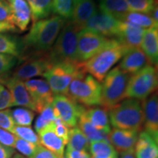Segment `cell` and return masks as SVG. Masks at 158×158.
<instances>
[{
    "label": "cell",
    "instance_id": "1",
    "mask_svg": "<svg viewBox=\"0 0 158 158\" xmlns=\"http://www.w3.org/2000/svg\"><path fill=\"white\" fill-rule=\"evenodd\" d=\"M65 23L66 20L57 15L33 23L30 30L21 40L23 56L25 53H28L29 56L48 52L54 44Z\"/></svg>",
    "mask_w": 158,
    "mask_h": 158
},
{
    "label": "cell",
    "instance_id": "2",
    "mask_svg": "<svg viewBox=\"0 0 158 158\" xmlns=\"http://www.w3.org/2000/svg\"><path fill=\"white\" fill-rule=\"evenodd\" d=\"M110 124L116 129L141 131L143 113L141 102L133 98L124 99L108 110Z\"/></svg>",
    "mask_w": 158,
    "mask_h": 158
},
{
    "label": "cell",
    "instance_id": "3",
    "mask_svg": "<svg viewBox=\"0 0 158 158\" xmlns=\"http://www.w3.org/2000/svg\"><path fill=\"white\" fill-rule=\"evenodd\" d=\"M86 73L82 62L66 61L52 65L42 76L45 78L53 94L67 95L70 83Z\"/></svg>",
    "mask_w": 158,
    "mask_h": 158
},
{
    "label": "cell",
    "instance_id": "4",
    "mask_svg": "<svg viewBox=\"0 0 158 158\" xmlns=\"http://www.w3.org/2000/svg\"><path fill=\"white\" fill-rule=\"evenodd\" d=\"M130 76L118 67L110 70L101 84V102L106 110H110L124 100Z\"/></svg>",
    "mask_w": 158,
    "mask_h": 158
},
{
    "label": "cell",
    "instance_id": "5",
    "mask_svg": "<svg viewBox=\"0 0 158 158\" xmlns=\"http://www.w3.org/2000/svg\"><path fill=\"white\" fill-rule=\"evenodd\" d=\"M80 31L70 21H66L54 44L48 51L53 65L66 61H77V43Z\"/></svg>",
    "mask_w": 158,
    "mask_h": 158
},
{
    "label": "cell",
    "instance_id": "6",
    "mask_svg": "<svg viewBox=\"0 0 158 158\" xmlns=\"http://www.w3.org/2000/svg\"><path fill=\"white\" fill-rule=\"evenodd\" d=\"M67 95L84 107H96L101 102V84L86 73L70 83Z\"/></svg>",
    "mask_w": 158,
    "mask_h": 158
},
{
    "label": "cell",
    "instance_id": "7",
    "mask_svg": "<svg viewBox=\"0 0 158 158\" xmlns=\"http://www.w3.org/2000/svg\"><path fill=\"white\" fill-rule=\"evenodd\" d=\"M128 50L129 48L121 43L105 49L89 60L82 62L85 72L94 77L98 81L102 82L108 72Z\"/></svg>",
    "mask_w": 158,
    "mask_h": 158
},
{
    "label": "cell",
    "instance_id": "8",
    "mask_svg": "<svg viewBox=\"0 0 158 158\" xmlns=\"http://www.w3.org/2000/svg\"><path fill=\"white\" fill-rule=\"evenodd\" d=\"M157 67L148 64L130 77L126 90V97L143 100L155 92L157 89Z\"/></svg>",
    "mask_w": 158,
    "mask_h": 158
},
{
    "label": "cell",
    "instance_id": "9",
    "mask_svg": "<svg viewBox=\"0 0 158 158\" xmlns=\"http://www.w3.org/2000/svg\"><path fill=\"white\" fill-rule=\"evenodd\" d=\"M116 39L108 38L93 31H79L77 43V61L84 62L105 49L119 44Z\"/></svg>",
    "mask_w": 158,
    "mask_h": 158
},
{
    "label": "cell",
    "instance_id": "10",
    "mask_svg": "<svg viewBox=\"0 0 158 158\" xmlns=\"http://www.w3.org/2000/svg\"><path fill=\"white\" fill-rule=\"evenodd\" d=\"M23 59V62L12 75L13 77L23 81L37 76H42L53 65L48 52L29 55Z\"/></svg>",
    "mask_w": 158,
    "mask_h": 158
},
{
    "label": "cell",
    "instance_id": "11",
    "mask_svg": "<svg viewBox=\"0 0 158 158\" xmlns=\"http://www.w3.org/2000/svg\"><path fill=\"white\" fill-rule=\"evenodd\" d=\"M52 106L55 116L71 128L76 127L79 117L86 110L84 106L64 94L54 95Z\"/></svg>",
    "mask_w": 158,
    "mask_h": 158
},
{
    "label": "cell",
    "instance_id": "12",
    "mask_svg": "<svg viewBox=\"0 0 158 158\" xmlns=\"http://www.w3.org/2000/svg\"><path fill=\"white\" fill-rule=\"evenodd\" d=\"M119 23L120 21L98 10L82 29L93 31L108 38H114L117 35Z\"/></svg>",
    "mask_w": 158,
    "mask_h": 158
},
{
    "label": "cell",
    "instance_id": "13",
    "mask_svg": "<svg viewBox=\"0 0 158 158\" xmlns=\"http://www.w3.org/2000/svg\"><path fill=\"white\" fill-rule=\"evenodd\" d=\"M26 88L35 106V111L40 113L53 102L54 94L45 80L29 79L24 82Z\"/></svg>",
    "mask_w": 158,
    "mask_h": 158
},
{
    "label": "cell",
    "instance_id": "14",
    "mask_svg": "<svg viewBox=\"0 0 158 158\" xmlns=\"http://www.w3.org/2000/svg\"><path fill=\"white\" fill-rule=\"evenodd\" d=\"M1 84L5 85L10 92L13 99V106H21L35 111V106L26 88L23 81L13 76H9L2 81Z\"/></svg>",
    "mask_w": 158,
    "mask_h": 158
},
{
    "label": "cell",
    "instance_id": "15",
    "mask_svg": "<svg viewBox=\"0 0 158 158\" xmlns=\"http://www.w3.org/2000/svg\"><path fill=\"white\" fill-rule=\"evenodd\" d=\"M143 113V125L145 131L158 142V98L157 93L154 92L142 100Z\"/></svg>",
    "mask_w": 158,
    "mask_h": 158
},
{
    "label": "cell",
    "instance_id": "16",
    "mask_svg": "<svg viewBox=\"0 0 158 158\" xmlns=\"http://www.w3.org/2000/svg\"><path fill=\"white\" fill-rule=\"evenodd\" d=\"M146 29L127 21H120L116 40L127 48H140Z\"/></svg>",
    "mask_w": 158,
    "mask_h": 158
},
{
    "label": "cell",
    "instance_id": "17",
    "mask_svg": "<svg viewBox=\"0 0 158 158\" xmlns=\"http://www.w3.org/2000/svg\"><path fill=\"white\" fill-rule=\"evenodd\" d=\"M139 132L133 130L114 128L108 134V140L116 152L122 153L134 150Z\"/></svg>",
    "mask_w": 158,
    "mask_h": 158
},
{
    "label": "cell",
    "instance_id": "18",
    "mask_svg": "<svg viewBox=\"0 0 158 158\" xmlns=\"http://www.w3.org/2000/svg\"><path fill=\"white\" fill-rule=\"evenodd\" d=\"M150 64L149 59L141 48H130L122 58L118 68L127 74H134Z\"/></svg>",
    "mask_w": 158,
    "mask_h": 158
},
{
    "label": "cell",
    "instance_id": "19",
    "mask_svg": "<svg viewBox=\"0 0 158 158\" xmlns=\"http://www.w3.org/2000/svg\"><path fill=\"white\" fill-rule=\"evenodd\" d=\"M10 7L13 23L21 31H26L31 20V10L25 0H6Z\"/></svg>",
    "mask_w": 158,
    "mask_h": 158
},
{
    "label": "cell",
    "instance_id": "20",
    "mask_svg": "<svg viewBox=\"0 0 158 158\" xmlns=\"http://www.w3.org/2000/svg\"><path fill=\"white\" fill-rule=\"evenodd\" d=\"M97 11L98 9L94 0H80L75 4L70 21L81 30Z\"/></svg>",
    "mask_w": 158,
    "mask_h": 158
},
{
    "label": "cell",
    "instance_id": "21",
    "mask_svg": "<svg viewBox=\"0 0 158 158\" xmlns=\"http://www.w3.org/2000/svg\"><path fill=\"white\" fill-rule=\"evenodd\" d=\"M158 142L143 130L138 134L137 142L135 149V155L136 158H157L158 157Z\"/></svg>",
    "mask_w": 158,
    "mask_h": 158
},
{
    "label": "cell",
    "instance_id": "22",
    "mask_svg": "<svg viewBox=\"0 0 158 158\" xmlns=\"http://www.w3.org/2000/svg\"><path fill=\"white\" fill-rule=\"evenodd\" d=\"M141 49L149 59L150 64L157 67L158 62V28L146 29Z\"/></svg>",
    "mask_w": 158,
    "mask_h": 158
},
{
    "label": "cell",
    "instance_id": "23",
    "mask_svg": "<svg viewBox=\"0 0 158 158\" xmlns=\"http://www.w3.org/2000/svg\"><path fill=\"white\" fill-rule=\"evenodd\" d=\"M54 124L38 133L40 145L55 154L58 158H64L65 144L54 133Z\"/></svg>",
    "mask_w": 158,
    "mask_h": 158
},
{
    "label": "cell",
    "instance_id": "24",
    "mask_svg": "<svg viewBox=\"0 0 158 158\" xmlns=\"http://www.w3.org/2000/svg\"><path fill=\"white\" fill-rule=\"evenodd\" d=\"M84 115L94 127L106 133L110 132V124L108 111L104 108L91 107L86 109Z\"/></svg>",
    "mask_w": 158,
    "mask_h": 158
},
{
    "label": "cell",
    "instance_id": "25",
    "mask_svg": "<svg viewBox=\"0 0 158 158\" xmlns=\"http://www.w3.org/2000/svg\"><path fill=\"white\" fill-rule=\"evenodd\" d=\"M99 7L100 12L121 21L130 12L126 0H100Z\"/></svg>",
    "mask_w": 158,
    "mask_h": 158
},
{
    "label": "cell",
    "instance_id": "26",
    "mask_svg": "<svg viewBox=\"0 0 158 158\" xmlns=\"http://www.w3.org/2000/svg\"><path fill=\"white\" fill-rule=\"evenodd\" d=\"M0 54H8L21 58L23 56V45L21 40L13 35L0 33Z\"/></svg>",
    "mask_w": 158,
    "mask_h": 158
},
{
    "label": "cell",
    "instance_id": "27",
    "mask_svg": "<svg viewBox=\"0 0 158 158\" xmlns=\"http://www.w3.org/2000/svg\"><path fill=\"white\" fill-rule=\"evenodd\" d=\"M83 113L79 117L78 121V128L82 131L84 135L87 138L89 142L98 141H108V134L102 130H98L94 127L92 124L89 122V120L85 116L84 114Z\"/></svg>",
    "mask_w": 158,
    "mask_h": 158
},
{
    "label": "cell",
    "instance_id": "28",
    "mask_svg": "<svg viewBox=\"0 0 158 158\" xmlns=\"http://www.w3.org/2000/svg\"><path fill=\"white\" fill-rule=\"evenodd\" d=\"M29 6L33 23L48 18L52 13V0H25Z\"/></svg>",
    "mask_w": 158,
    "mask_h": 158
},
{
    "label": "cell",
    "instance_id": "29",
    "mask_svg": "<svg viewBox=\"0 0 158 158\" xmlns=\"http://www.w3.org/2000/svg\"><path fill=\"white\" fill-rule=\"evenodd\" d=\"M89 143L87 138L82 131L77 127L71 128L69 133L68 148L76 151H89Z\"/></svg>",
    "mask_w": 158,
    "mask_h": 158
},
{
    "label": "cell",
    "instance_id": "30",
    "mask_svg": "<svg viewBox=\"0 0 158 158\" xmlns=\"http://www.w3.org/2000/svg\"><path fill=\"white\" fill-rule=\"evenodd\" d=\"M89 152L92 157L97 158H110L118 156L115 149L108 141L90 142Z\"/></svg>",
    "mask_w": 158,
    "mask_h": 158
},
{
    "label": "cell",
    "instance_id": "31",
    "mask_svg": "<svg viewBox=\"0 0 158 158\" xmlns=\"http://www.w3.org/2000/svg\"><path fill=\"white\" fill-rule=\"evenodd\" d=\"M122 21H127L145 29L158 28V23L149 15L137 12H129Z\"/></svg>",
    "mask_w": 158,
    "mask_h": 158
},
{
    "label": "cell",
    "instance_id": "32",
    "mask_svg": "<svg viewBox=\"0 0 158 158\" xmlns=\"http://www.w3.org/2000/svg\"><path fill=\"white\" fill-rule=\"evenodd\" d=\"M37 116L35 124V129L38 134L42 130L51 127L54 124L56 117L55 116L52 103L45 108Z\"/></svg>",
    "mask_w": 158,
    "mask_h": 158
},
{
    "label": "cell",
    "instance_id": "33",
    "mask_svg": "<svg viewBox=\"0 0 158 158\" xmlns=\"http://www.w3.org/2000/svg\"><path fill=\"white\" fill-rule=\"evenodd\" d=\"M74 7V0H52V13L65 20L71 19Z\"/></svg>",
    "mask_w": 158,
    "mask_h": 158
},
{
    "label": "cell",
    "instance_id": "34",
    "mask_svg": "<svg viewBox=\"0 0 158 158\" xmlns=\"http://www.w3.org/2000/svg\"><path fill=\"white\" fill-rule=\"evenodd\" d=\"M11 115L15 125L30 127L34 119L35 113L27 108H17L11 110Z\"/></svg>",
    "mask_w": 158,
    "mask_h": 158
},
{
    "label": "cell",
    "instance_id": "35",
    "mask_svg": "<svg viewBox=\"0 0 158 158\" xmlns=\"http://www.w3.org/2000/svg\"><path fill=\"white\" fill-rule=\"evenodd\" d=\"M130 11L151 14L154 8L157 5V0H126Z\"/></svg>",
    "mask_w": 158,
    "mask_h": 158
},
{
    "label": "cell",
    "instance_id": "36",
    "mask_svg": "<svg viewBox=\"0 0 158 158\" xmlns=\"http://www.w3.org/2000/svg\"><path fill=\"white\" fill-rule=\"evenodd\" d=\"M19 59L8 54H0V83L9 77L10 71L19 63Z\"/></svg>",
    "mask_w": 158,
    "mask_h": 158
},
{
    "label": "cell",
    "instance_id": "37",
    "mask_svg": "<svg viewBox=\"0 0 158 158\" xmlns=\"http://www.w3.org/2000/svg\"><path fill=\"white\" fill-rule=\"evenodd\" d=\"M13 134L17 138L28 141L36 146L40 145V138L37 134L34 131L31 127H25V126L15 125L13 129Z\"/></svg>",
    "mask_w": 158,
    "mask_h": 158
},
{
    "label": "cell",
    "instance_id": "38",
    "mask_svg": "<svg viewBox=\"0 0 158 158\" xmlns=\"http://www.w3.org/2000/svg\"><path fill=\"white\" fill-rule=\"evenodd\" d=\"M37 147L38 146L29 143L28 141H26L24 140L17 138L15 140L14 148L17 151H19L21 155L27 157H30L36 152Z\"/></svg>",
    "mask_w": 158,
    "mask_h": 158
},
{
    "label": "cell",
    "instance_id": "39",
    "mask_svg": "<svg viewBox=\"0 0 158 158\" xmlns=\"http://www.w3.org/2000/svg\"><path fill=\"white\" fill-rule=\"evenodd\" d=\"M15 124L11 115V110H0V128L13 133Z\"/></svg>",
    "mask_w": 158,
    "mask_h": 158
},
{
    "label": "cell",
    "instance_id": "40",
    "mask_svg": "<svg viewBox=\"0 0 158 158\" xmlns=\"http://www.w3.org/2000/svg\"><path fill=\"white\" fill-rule=\"evenodd\" d=\"M54 131L56 135L62 140L65 145L68 144L69 139V127L64 123H63L60 118H56L54 122Z\"/></svg>",
    "mask_w": 158,
    "mask_h": 158
},
{
    "label": "cell",
    "instance_id": "41",
    "mask_svg": "<svg viewBox=\"0 0 158 158\" xmlns=\"http://www.w3.org/2000/svg\"><path fill=\"white\" fill-rule=\"evenodd\" d=\"M13 106V99L9 90L0 84V110L8 109Z\"/></svg>",
    "mask_w": 158,
    "mask_h": 158
},
{
    "label": "cell",
    "instance_id": "42",
    "mask_svg": "<svg viewBox=\"0 0 158 158\" xmlns=\"http://www.w3.org/2000/svg\"><path fill=\"white\" fill-rule=\"evenodd\" d=\"M16 136L10 132L0 128V143L9 147H14Z\"/></svg>",
    "mask_w": 158,
    "mask_h": 158
},
{
    "label": "cell",
    "instance_id": "43",
    "mask_svg": "<svg viewBox=\"0 0 158 158\" xmlns=\"http://www.w3.org/2000/svg\"><path fill=\"white\" fill-rule=\"evenodd\" d=\"M0 22L13 23V14L8 4L0 5Z\"/></svg>",
    "mask_w": 158,
    "mask_h": 158
},
{
    "label": "cell",
    "instance_id": "44",
    "mask_svg": "<svg viewBox=\"0 0 158 158\" xmlns=\"http://www.w3.org/2000/svg\"><path fill=\"white\" fill-rule=\"evenodd\" d=\"M29 158H58V157L43 146L40 145L37 147L36 152Z\"/></svg>",
    "mask_w": 158,
    "mask_h": 158
},
{
    "label": "cell",
    "instance_id": "45",
    "mask_svg": "<svg viewBox=\"0 0 158 158\" xmlns=\"http://www.w3.org/2000/svg\"><path fill=\"white\" fill-rule=\"evenodd\" d=\"M64 155V158H92L88 152L76 151L69 148H67Z\"/></svg>",
    "mask_w": 158,
    "mask_h": 158
},
{
    "label": "cell",
    "instance_id": "46",
    "mask_svg": "<svg viewBox=\"0 0 158 158\" xmlns=\"http://www.w3.org/2000/svg\"><path fill=\"white\" fill-rule=\"evenodd\" d=\"M14 153L15 150L13 148L0 143V158H12Z\"/></svg>",
    "mask_w": 158,
    "mask_h": 158
},
{
    "label": "cell",
    "instance_id": "47",
    "mask_svg": "<svg viewBox=\"0 0 158 158\" xmlns=\"http://www.w3.org/2000/svg\"><path fill=\"white\" fill-rule=\"evenodd\" d=\"M15 31H17V28L14 24H13V23L0 22V33Z\"/></svg>",
    "mask_w": 158,
    "mask_h": 158
},
{
    "label": "cell",
    "instance_id": "48",
    "mask_svg": "<svg viewBox=\"0 0 158 158\" xmlns=\"http://www.w3.org/2000/svg\"><path fill=\"white\" fill-rule=\"evenodd\" d=\"M120 155H121L120 158H136L134 150H130V151L120 153Z\"/></svg>",
    "mask_w": 158,
    "mask_h": 158
},
{
    "label": "cell",
    "instance_id": "49",
    "mask_svg": "<svg viewBox=\"0 0 158 158\" xmlns=\"http://www.w3.org/2000/svg\"><path fill=\"white\" fill-rule=\"evenodd\" d=\"M7 4L8 3L7 2L6 0H0V5H7Z\"/></svg>",
    "mask_w": 158,
    "mask_h": 158
},
{
    "label": "cell",
    "instance_id": "50",
    "mask_svg": "<svg viewBox=\"0 0 158 158\" xmlns=\"http://www.w3.org/2000/svg\"><path fill=\"white\" fill-rule=\"evenodd\" d=\"M13 158H23V157H21V156H20L19 155H15V157H13Z\"/></svg>",
    "mask_w": 158,
    "mask_h": 158
},
{
    "label": "cell",
    "instance_id": "51",
    "mask_svg": "<svg viewBox=\"0 0 158 158\" xmlns=\"http://www.w3.org/2000/svg\"><path fill=\"white\" fill-rule=\"evenodd\" d=\"M92 158H97V157H92ZM110 158H118V156H115V157H110Z\"/></svg>",
    "mask_w": 158,
    "mask_h": 158
},
{
    "label": "cell",
    "instance_id": "52",
    "mask_svg": "<svg viewBox=\"0 0 158 158\" xmlns=\"http://www.w3.org/2000/svg\"><path fill=\"white\" fill-rule=\"evenodd\" d=\"M74 1H75V4H76V2H78V1H80V0H74Z\"/></svg>",
    "mask_w": 158,
    "mask_h": 158
}]
</instances>
